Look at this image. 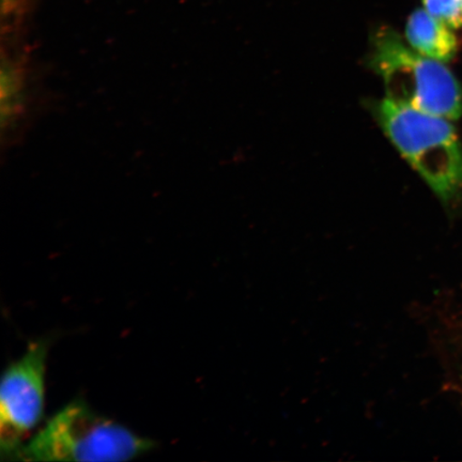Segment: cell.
I'll use <instances>...</instances> for the list:
<instances>
[{"label":"cell","mask_w":462,"mask_h":462,"mask_svg":"<svg viewBox=\"0 0 462 462\" xmlns=\"http://www.w3.org/2000/svg\"><path fill=\"white\" fill-rule=\"evenodd\" d=\"M369 65L389 99L448 120L461 117V87L446 62L420 54L391 28L375 33Z\"/></svg>","instance_id":"3"},{"label":"cell","mask_w":462,"mask_h":462,"mask_svg":"<svg viewBox=\"0 0 462 462\" xmlns=\"http://www.w3.org/2000/svg\"><path fill=\"white\" fill-rule=\"evenodd\" d=\"M23 89L22 68L14 60H3L2 67V120L10 124L21 106Z\"/></svg>","instance_id":"6"},{"label":"cell","mask_w":462,"mask_h":462,"mask_svg":"<svg viewBox=\"0 0 462 462\" xmlns=\"http://www.w3.org/2000/svg\"><path fill=\"white\" fill-rule=\"evenodd\" d=\"M431 15L452 29L462 28V0H421Z\"/></svg>","instance_id":"7"},{"label":"cell","mask_w":462,"mask_h":462,"mask_svg":"<svg viewBox=\"0 0 462 462\" xmlns=\"http://www.w3.org/2000/svg\"><path fill=\"white\" fill-rule=\"evenodd\" d=\"M372 112L408 163L443 202L462 192V144L448 119L385 97Z\"/></svg>","instance_id":"1"},{"label":"cell","mask_w":462,"mask_h":462,"mask_svg":"<svg viewBox=\"0 0 462 462\" xmlns=\"http://www.w3.org/2000/svg\"><path fill=\"white\" fill-rule=\"evenodd\" d=\"M49 337L34 340L25 355L5 369L0 384V454L13 459L42 421Z\"/></svg>","instance_id":"4"},{"label":"cell","mask_w":462,"mask_h":462,"mask_svg":"<svg viewBox=\"0 0 462 462\" xmlns=\"http://www.w3.org/2000/svg\"><path fill=\"white\" fill-rule=\"evenodd\" d=\"M446 23L423 9L415 10L406 24L407 43L420 54L448 62L457 54L458 42Z\"/></svg>","instance_id":"5"},{"label":"cell","mask_w":462,"mask_h":462,"mask_svg":"<svg viewBox=\"0 0 462 462\" xmlns=\"http://www.w3.org/2000/svg\"><path fill=\"white\" fill-rule=\"evenodd\" d=\"M153 448L150 439L102 417L77 400L57 412L11 460L125 461Z\"/></svg>","instance_id":"2"}]
</instances>
